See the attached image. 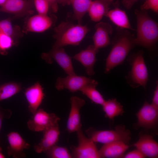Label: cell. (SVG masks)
<instances>
[{
	"label": "cell",
	"mask_w": 158,
	"mask_h": 158,
	"mask_svg": "<svg viewBox=\"0 0 158 158\" xmlns=\"http://www.w3.org/2000/svg\"><path fill=\"white\" fill-rule=\"evenodd\" d=\"M112 41V47L106 59L104 73H109L117 66L121 64L130 51L135 45L134 35L127 29L117 27Z\"/></svg>",
	"instance_id": "6da1fadb"
},
{
	"label": "cell",
	"mask_w": 158,
	"mask_h": 158,
	"mask_svg": "<svg viewBox=\"0 0 158 158\" xmlns=\"http://www.w3.org/2000/svg\"><path fill=\"white\" fill-rule=\"evenodd\" d=\"M135 13L137 23L135 44L150 49L158 40V24L150 17L146 11L136 10Z\"/></svg>",
	"instance_id": "7a4b0ae2"
},
{
	"label": "cell",
	"mask_w": 158,
	"mask_h": 158,
	"mask_svg": "<svg viewBox=\"0 0 158 158\" xmlns=\"http://www.w3.org/2000/svg\"><path fill=\"white\" fill-rule=\"evenodd\" d=\"M90 29L86 25L63 22L54 29L53 37L56 40L53 48H60L67 45H78Z\"/></svg>",
	"instance_id": "3957f363"
},
{
	"label": "cell",
	"mask_w": 158,
	"mask_h": 158,
	"mask_svg": "<svg viewBox=\"0 0 158 158\" xmlns=\"http://www.w3.org/2000/svg\"><path fill=\"white\" fill-rule=\"evenodd\" d=\"M127 61L131 66V69L126 77L127 82L133 88L142 86L145 89L148 75L142 51L130 56Z\"/></svg>",
	"instance_id": "277c9868"
},
{
	"label": "cell",
	"mask_w": 158,
	"mask_h": 158,
	"mask_svg": "<svg viewBox=\"0 0 158 158\" xmlns=\"http://www.w3.org/2000/svg\"><path fill=\"white\" fill-rule=\"evenodd\" d=\"M86 133L88 137L95 142L104 144L122 141L127 144L131 139L130 132L122 125L116 126L114 130H97L90 128Z\"/></svg>",
	"instance_id": "5b68a950"
},
{
	"label": "cell",
	"mask_w": 158,
	"mask_h": 158,
	"mask_svg": "<svg viewBox=\"0 0 158 158\" xmlns=\"http://www.w3.org/2000/svg\"><path fill=\"white\" fill-rule=\"evenodd\" d=\"M78 144L71 147L72 157L75 158H99L100 157L95 142L87 138L81 129L77 132Z\"/></svg>",
	"instance_id": "8992f818"
},
{
	"label": "cell",
	"mask_w": 158,
	"mask_h": 158,
	"mask_svg": "<svg viewBox=\"0 0 158 158\" xmlns=\"http://www.w3.org/2000/svg\"><path fill=\"white\" fill-rule=\"evenodd\" d=\"M60 118L53 113H48L40 108L32 114L27 122L28 127L32 131H43L58 124Z\"/></svg>",
	"instance_id": "52a82bcc"
},
{
	"label": "cell",
	"mask_w": 158,
	"mask_h": 158,
	"mask_svg": "<svg viewBox=\"0 0 158 158\" xmlns=\"http://www.w3.org/2000/svg\"><path fill=\"white\" fill-rule=\"evenodd\" d=\"M42 59L48 63L51 64L55 61L68 75H75L73 66L71 58L62 47L53 48L48 53H43Z\"/></svg>",
	"instance_id": "ba28073f"
},
{
	"label": "cell",
	"mask_w": 158,
	"mask_h": 158,
	"mask_svg": "<svg viewBox=\"0 0 158 158\" xmlns=\"http://www.w3.org/2000/svg\"><path fill=\"white\" fill-rule=\"evenodd\" d=\"M95 81L94 80L84 76L76 74L68 75L65 77L58 78L55 86L59 91L66 89L71 92H74L80 91L85 86Z\"/></svg>",
	"instance_id": "9c48e42d"
},
{
	"label": "cell",
	"mask_w": 158,
	"mask_h": 158,
	"mask_svg": "<svg viewBox=\"0 0 158 158\" xmlns=\"http://www.w3.org/2000/svg\"><path fill=\"white\" fill-rule=\"evenodd\" d=\"M136 115L138 118L136 127L150 129L154 127L157 124L158 109L145 101Z\"/></svg>",
	"instance_id": "30bf717a"
},
{
	"label": "cell",
	"mask_w": 158,
	"mask_h": 158,
	"mask_svg": "<svg viewBox=\"0 0 158 158\" xmlns=\"http://www.w3.org/2000/svg\"><path fill=\"white\" fill-rule=\"evenodd\" d=\"M33 0H6L0 8V12L21 17L33 13Z\"/></svg>",
	"instance_id": "8fae6325"
},
{
	"label": "cell",
	"mask_w": 158,
	"mask_h": 158,
	"mask_svg": "<svg viewBox=\"0 0 158 158\" xmlns=\"http://www.w3.org/2000/svg\"><path fill=\"white\" fill-rule=\"evenodd\" d=\"M56 16L38 14L33 16L27 20L23 32H42L50 28L56 20Z\"/></svg>",
	"instance_id": "7c38bea8"
},
{
	"label": "cell",
	"mask_w": 158,
	"mask_h": 158,
	"mask_svg": "<svg viewBox=\"0 0 158 158\" xmlns=\"http://www.w3.org/2000/svg\"><path fill=\"white\" fill-rule=\"evenodd\" d=\"M71 108L68 118L66 129L69 133L81 129L80 110L85 104L84 99L76 96L70 98Z\"/></svg>",
	"instance_id": "4fadbf2b"
},
{
	"label": "cell",
	"mask_w": 158,
	"mask_h": 158,
	"mask_svg": "<svg viewBox=\"0 0 158 158\" xmlns=\"http://www.w3.org/2000/svg\"><path fill=\"white\" fill-rule=\"evenodd\" d=\"M7 138L9 144L7 148L8 155L15 158L25 157V154L23 151L28 149L30 145L16 132L9 133L7 135Z\"/></svg>",
	"instance_id": "5bb4252c"
},
{
	"label": "cell",
	"mask_w": 158,
	"mask_h": 158,
	"mask_svg": "<svg viewBox=\"0 0 158 158\" xmlns=\"http://www.w3.org/2000/svg\"><path fill=\"white\" fill-rule=\"evenodd\" d=\"M43 88L39 82L25 90L24 94L28 103V109L32 114L38 109L44 98Z\"/></svg>",
	"instance_id": "9a60e30c"
},
{
	"label": "cell",
	"mask_w": 158,
	"mask_h": 158,
	"mask_svg": "<svg viewBox=\"0 0 158 158\" xmlns=\"http://www.w3.org/2000/svg\"><path fill=\"white\" fill-rule=\"evenodd\" d=\"M98 51L99 49L93 45H90L86 49L75 54L73 58L84 67L87 75H92L95 74L94 66L97 60L96 54Z\"/></svg>",
	"instance_id": "2e32d148"
},
{
	"label": "cell",
	"mask_w": 158,
	"mask_h": 158,
	"mask_svg": "<svg viewBox=\"0 0 158 158\" xmlns=\"http://www.w3.org/2000/svg\"><path fill=\"white\" fill-rule=\"evenodd\" d=\"M43 132V136L40 142L34 147L35 151L38 153L46 152L56 145L59 140L60 131L58 124Z\"/></svg>",
	"instance_id": "e0dca14e"
},
{
	"label": "cell",
	"mask_w": 158,
	"mask_h": 158,
	"mask_svg": "<svg viewBox=\"0 0 158 158\" xmlns=\"http://www.w3.org/2000/svg\"><path fill=\"white\" fill-rule=\"evenodd\" d=\"M95 28L92 38L95 48L99 49L109 45L110 43L109 35L113 32L111 26L109 23L101 22L96 24Z\"/></svg>",
	"instance_id": "ac0fdd59"
},
{
	"label": "cell",
	"mask_w": 158,
	"mask_h": 158,
	"mask_svg": "<svg viewBox=\"0 0 158 158\" xmlns=\"http://www.w3.org/2000/svg\"><path fill=\"white\" fill-rule=\"evenodd\" d=\"M136 149L145 157L157 158L158 144L149 135H140L138 140L133 144Z\"/></svg>",
	"instance_id": "d6986e66"
},
{
	"label": "cell",
	"mask_w": 158,
	"mask_h": 158,
	"mask_svg": "<svg viewBox=\"0 0 158 158\" xmlns=\"http://www.w3.org/2000/svg\"><path fill=\"white\" fill-rule=\"evenodd\" d=\"M129 147L122 141H116L104 144L99 150L100 158L122 157Z\"/></svg>",
	"instance_id": "ffe728a7"
},
{
	"label": "cell",
	"mask_w": 158,
	"mask_h": 158,
	"mask_svg": "<svg viewBox=\"0 0 158 158\" xmlns=\"http://www.w3.org/2000/svg\"><path fill=\"white\" fill-rule=\"evenodd\" d=\"M112 1L110 0H93L87 12L91 20L99 21L109 10Z\"/></svg>",
	"instance_id": "44dd1931"
},
{
	"label": "cell",
	"mask_w": 158,
	"mask_h": 158,
	"mask_svg": "<svg viewBox=\"0 0 158 158\" xmlns=\"http://www.w3.org/2000/svg\"><path fill=\"white\" fill-rule=\"evenodd\" d=\"M105 16L109 18L118 28L135 30L131 26L126 12L118 7L109 10Z\"/></svg>",
	"instance_id": "7402d4cb"
},
{
	"label": "cell",
	"mask_w": 158,
	"mask_h": 158,
	"mask_svg": "<svg viewBox=\"0 0 158 158\" xmlns=\"http://www.w3.org/2000/svg\"><path fill=\"white\" fill-rule=\"evenodd\" d=\"M102 106L105 117L111 119L124 113L123 106L115 98L105 101Z\"/></svg>",
	"instance_id": "603a6c76"
},
{
	"label": "cell",
	"mask_w": 158,
	"mask_h": 158,
	"mask_svg": "<svg viewBox=\"0 0 158 158\" xmlns=\"http://www.w3.org/2000/svg\"><path fill=\"white\" fill-rule=\"evenodd\" d=\"M73 9L74 18L81 24L82 19L87 12L92 0H68Z\"/></svg>",
	"instance_id": "cb8c5ba5"
},
{
	"label": "cell",
	"mask_w": 158,
	"mask_h": 158,
	"mask_svg": "<svg viewBox=\"0 0 158 158\" xmlns=\"http://www.w3.org/2000/svg\"><path fill=\"white\" fill-rule=\"evenodd\" d=\"M98 84V82L95 80L93 83L84 86L80 91L93 102L102 105L105 100L102 95L96 88Z\"/></svg>",
	"instance_id": "d4e9b609"
},
{
	"label": "cell",
	"mask_w": 158,
	"mask_h": 158,
	"mask_svg": "<svg viewBox=\"0 0 158 158\" xmlns=\"http://www.w3.org/2000/svg\"><path fill=\"white\" fill-rule=\"evenodd\" d=\"M20 84L11 82L0 85V102L8 99L18 93L21 90Z\"/></svg>",
	"instance_id": "484cf974"
},
{
	"label": "cell",
	"mask_w": 158,
	"mask_h": 158,
	"mask_svg": "<svg viewBox=\"0 0 158 158\" xmlns=\"http://www.w3.org/2000/svg\"><path fill=\"white\" fill-rule=\"evenodd\" d=\"M0 33L8 36L17 41L22 36L19 27L12 25L9 18L0 21Z\"/></svg>",
	"instance_id": "4316f807"
},
{
	"label": "cell",
	"mask_w": 158,
	"mask_h": 158,
	"mask_svg": "<svg viewBox=\"0 0 158 158\" xmlns=\"http://www.w3.org/2000/svg\"><path fill=\"white\" fill-rule=\"evenodd\" d=\"M18 41L11 37L0 33V54L6 55L8 51L14 46H17Z\"/></svg>",
	"instance_id": "83f0119b"
},
{
	"label": "cell",
	"mask_w": 158,
	"mask_h": 158,
	"mask_svg": "<svg viewBox=\"0 0 158 158\" xmlns=\"http://www.w3.org/2000/svg\"><path fill=\"white\" fill-rule=\"evenodd\" d=\"M45 152L48 156L50 158H72L71 154L66 148L56 145L53 146Z\"/></svg>",
	"instance_id": "f1b7e54d"
},
{
	"label": "cell",
	"mask_w": 158,
	"mask_h": 158,
	"mask_svg": "<svg viewBox=\"0 0 158 158\" xmlns=\"http://www.w3.org/2000/svg\"><path fill=\"white\" fill-rule=\"evenodd\" d=\"M33 1L38 14L47 15L50 7L47 0H33Z\"/></svg>",
	"instance_id": "f546056e"
},
{
	"label": "cell",
	"mask_w": 158,
	"mask_h": 158,
	"mask_svg": "<svg viewBox=\"0 0 158 158\" xmlns=\"http://www.w3.org/2000/svg\"><path fill=\"white\" fill-rule=\"evenodd\" d=\"M140 8L142 10L146 11L151 9L154 12L157 13L158 0H146Z\"/></svg>",
	"instance_id": "4dcf8cb0"
},
{
	"label": "cell",
	"mask_w": 158,
	"mask_h": 158,
	"mask_svg": "<svg viewBox=\"0 0 158 158\" xmlns=\"http://www.w3.org/2000/svg\"><path fill=\"white\" fill-rule=\"evenodd\" d=\"M12 112L8 109H4L0 106V131L2 124L4 119H8L11 117Z\"/></svg>",
	"instance_id": "1f68e13d"
},
{
	"label": "cell",
	"mask_w": 158,
	"mask_h": 158,
	"mask_svg": "<svg viewBox=\"0 0 158 158\" xmlns=\"http://www.w3.org/2000/svg\"><path fill=\"white\" fill-rule=\"evenodd\" d=\"M123 158H144V155L138 150H135L129 152L122 157Z\"/></svg>",
	"instance_id": "d6a6232c"
},
{
	"label": "cell",
	"mask_w": 158,
	"mask_h": 158,
	"mask_svg": "<svg viewBox=\"0 0 158 158\" xmlns=\"http://www.w3.org/2000/svg\"><path fill=\"white\" fill-rule=\"evenodd\" d=\"M151 104L158 109V83L157 81V85L154 92L152 102Z\"/></svg>",
	"instance_id": "836d02e7"
},
{
	"label": "cell",
	"mask_w": 158,
	"mask_h": 158,
	"mask_svg": "<svg viewBox=\"0 0 158 158\" xmlns=\"http://www.w3.org/2000/svg\"><path fill=\"white\" fill-rule=\"evenodd\" d=\"M50 7L53 11L56 13L58 10V4H60V0H47Z\"/></svg>",
	"instance_id": "e575fe53"
},
{
	"label": "cell",
	"mask_w": 158,
	"mask_h": 158,
	"mask_svg": "<svg viewBox=\"0 0 158 158\" xmlns=\"http://www.w3.org/2000/svg\"><path fill=\"white\" fill-rule=\"evenodd\" d=\"M138 0H123L122 3L126 8L129 10L131 9L134 4Z\"/></svg>",
	"instance_id": "d590c367"
},
{
	"label": "cell",
	"mask_w": 158,
	"mask_h": 158,
	"mask_svg": "<svg viewBox=\"0 0 158 158\" xmlns=\"http://www.w3.org/2000/svg\"><path fill=\"white\" fill-rule=\"evenodd\" d=\"M60 4H62V5L70 4L68 0H60Z\"/></svg>",
	"instance_id": "8d00e7d4"
},
{
	"label": "cell",
	"mask_w": 158,
	"mask_h": 158,
	"mask_svg": "<svg viewBox=\"0 0 158 158\" xmlns=\"http://www.w3.org/2000/svg\"><path fill=\"white\" fill-rule=\"evenodd\" d=\"M2 149L0 145V158H4L5 157L4 155L2 153Z\"/></svg>",
	"instance_id": "74e56055"
},
{
	"label": "cell",
	"mask_w": 158,
	"mask_h": 158,
	"mask_svg": "<svg viewBox=\"0 0 158 158\" xmlns=\"http://www.w3.org/2000/svg\"><path fill=\"white\" fill-rule=\"evenodd\" d=\"M6 0H0V6H2L5 3Z\"/></svg>",
	"instance_id": "f35d334b"
},
{
	"label": "cell",
	"mask_w": 158,
	"mask_h": 158,
	"mask_svg": "<svg viewBox=\"0 0 158 158\" xmlns=\"http://www.w3.org/2000/svg\"><path fill=\"white\" fill-rule=\"evenodd\" d=\"M111 0V1H113V0Z\"/></svg>",
	"instance_id": "ab89813d"
}]
</instances>
